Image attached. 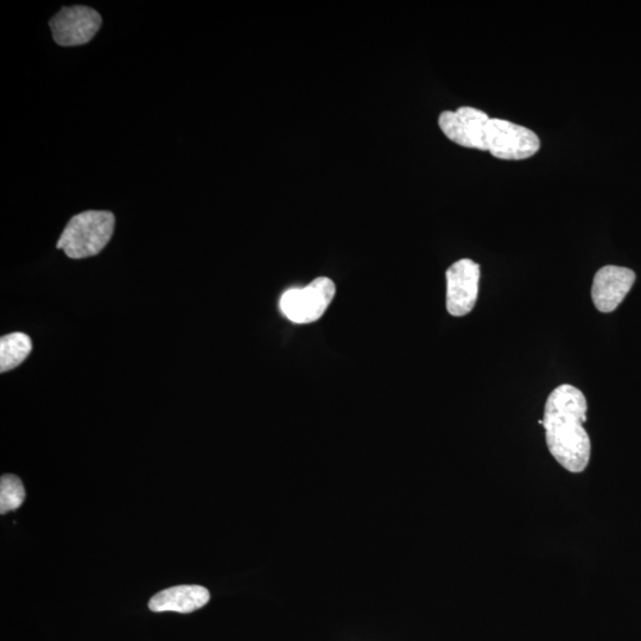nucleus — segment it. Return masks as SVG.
Returning <instances> with one entry per match:
<instances>
[{"label":"nucleus","instance_id":"1","mask_svg":"<svg viewBox=\"0 0 641 641\" xmlns=\"http://www.w3.org/2000/svg\"><path fill=\"white\" fill-rule=\"evenodd\" d=\"M588 403L582 391L564 384L550 393L545 404L543 428L549 452L571 473L585 471L590 460L587 422Z\"/></svg>","mask_w":641,"mask_h":641},{"label":"nucleus","instance_id":"2","mask_svg":"<svg viewBox=\"0 0 641 641\" xmlns=\"http://www.w3.org/2000/svg\"><path fill=\"white\" fill-rule=\"evenodd\" d=\"M114 224L116 218L111 212L88 211L75 215L57 241V249L72 259L97 256L110 243Z\"/></svg>","mask_w":641,"mask_h":641},{"label":"nucleus","instance_id":"3","mask_svg":"<svg viewBox=\"0 0 641 641\" xmlns=\"http://www.w3.org/2000/svg\"><path fill=\"white\" fill-rule=\"evenodd\" d=\"M541 149L537 133L509 120L491 118L486 136V151L504 161H522Z\"/></svg>","mask_w":641,"mask_h":641},{"label":"nucleus","instance_id":"4","mask_svg":"<svg viewBox=\"0 0 641 641\" xmlns=\"http://www.w3.org/2000/svg\"><path fill=\"white\" fill-rule=\"evenodd\" d=\"M335 296L332 279L320 277L302 289H290L281 297L279 307L288 320L307 325L320 320Z\"/></svg>","mask_w":641,"mask_h":641},{"label":"nucleus","instance_id":"5","mask_svg":"<svg viewBox=\"0 0 641 641\" xmlns=\"http://www.w3.org/2000/svg\"><path fill=\"white\" fill-rule=\"evenodd\" d=\"M103 19L98 11L88 6L75 5L62 8L50 19L54 40L62 47L82 46L98 34Z\"/></svg>","mask_w":641,"mask_h":641},{"label":"nucleus","instance_id":"6","mask_svg":"<svg viewBox=\"0 0 641 641\" xmlns=\"http://www.w3.org/2000/svg\"><path fill=\"white\" fill-rule=\"evenodd\" d=\"M491 118L484 111L463 106L440 114V129L449 141L463 148L486 151V136Z\"/></svg>","mask_w":641,"mask_h":641},{"label":"nucleus","instance_id":"7","mask_svg":"<svg viewBox=\"0 0 641 641\" xmlns=\"http://www.w3.org/2000/svg\"><path fill=\"white\" fill-rule=\"evenodd\" d=\"M447 310L453 316L472 312L478 300L480 265L461 259L447 270Z\"/></svg>","mask_w":641,"mask_h":641},{"label":"nucleus","instance_id":"8","mask_svg":"<svg viewBox=\"0 0 641 641\" xmlns=\"http://www.w3.org/2000/svg\"><path fill=\"white\" fill-rule=\"evenodd\" d=\"M636 282L631 269L608 265L596 272L592 287L594 306L601 313H612L625 300Z\"/></svg>","mask_w":641,"mask_h":641},{"label":"nucleus","instance_id":"9","mask_svg":"<svg viewBox=\"0 0 641 641\" xmlns=\"http://www.w3.org/2000/svg\"><path fill=\"white\" fill-rule=\"evenodd\" d=\"M211 594L201 586H176L156 594L149 602L152 612L193 613L205 607Z\"/></svg>","mask_w":641,"mask_h":641},{"label":"nucleus","instance_id":"10","mask_svg":"<svg viewBox=\"0 0 641 641\" xmlns=\"http://www.w3.org/2000/svg\"><path fill=\"white\" fill-rule=\"evenodd\" d=\"M33 351V342L27 334L12 333L0 339V372L14 370Z\"/></svg>","mask_w":641,"mask_h":641},{"label":"nucleus","instance_id":"11","mask_svg":"<svg viewBox=\"0 0 641 641\" xmlns=\"http://www.w3.org/2000/svg\"><path fill=\"white\" fill-rule=\"evenodd\" d=\"M24 499L25 490L22 480L16 475H3L0 479V513L5 514L19 509Z\"/></svg>","mask_w":641,"mask_h":641}]
</instances>
